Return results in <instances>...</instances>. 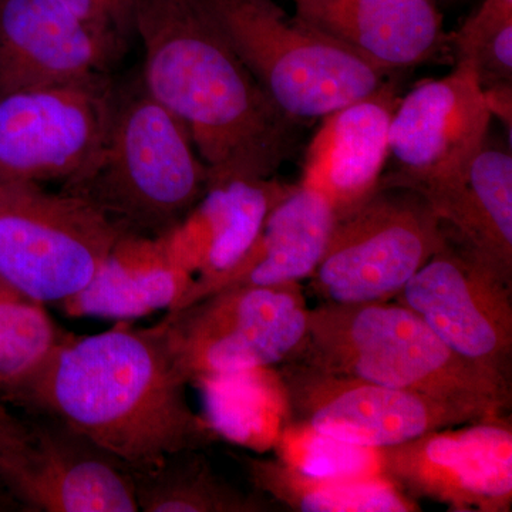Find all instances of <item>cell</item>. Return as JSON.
<instances>
[{"mask_svg": "<svg viewBox=\"0 0 512 512\" xmlns=\"http://www.w3.org/2000/svg\"><path fill=\"white\" fill-rule=\"evenodd\" d=\"M33 453L13 497L33 511L137 512L130 468L52 417L30 423Z\"/></svg>", "mask_w": 512, "mask_h": 512, "instance_id": "obj_16", "label": "cell"}, {"mask_svg": "<svg viewBox=\"0 0 512 512\" xmlns=\"http://www.w3.org/2000/svg\"><path fill=\"white\" fill-rule=\"evenodd\" d=\"M207 185V165L187 128L138 77L117 83L99 156L62 191L92 202L124 234L158 238L184 221Z\"/></svg>", "mask_w": 512, "mask_h": 512, "instance_id": "obj_4", "label": "cell"}, {"mask_svg": "<svg viewBox=\"0 0 512 512\" xmlns=\"http://www.w3.org/2000/svg\"><path fill=\"white\" fill-rule=\"evenodd\" d=\"M399 94V82L392 76L375 93L333 111L322 119L306 150L301 184L322 195L338 220L380 188Z\"/></svg>", "mask_w": 512, "mask_h": 512, "instance_id": "obj_17", "label": "cell"}, {"mask_svg": "<svg viewBox=\"0 0 512 512\" xmlns=\"http://www.w3.org/2000/svg\"><path fill=\"white\" fill-rule=\"evenodd\" d=\"M295 187L275 175L210 181L184 221L163 235L175 261L195 276L190 291L168 312L200 301L234 269L254 245L268 215Z\"/></svg>", "mask_w": 512, "mask_h": 512, "instance_id": "obj_15", "label": "cell"}, {"mask_svg": "<svg viewBox=\"0 0 512 512\" xmlns=\"http://www.w3.org/2000/svg\"><path fill=\"white\" fill-rule=\"evenodd\" d=\"M291 360L335 375L424 394L478 420L508 416L511 382L456 355L402 303H329L309 309Z\"/></svg>", "mask_w": 512, "mask_h": 512, "instance_id": "obj_3", "label": "cell"}, {"mask_svg": "<svg viewBox=\"0 0 512 512\" xmlns=\"http://www.w3.org/2000/svg\"><path fill=\"white\" fill-rule=\"evenodd\" d=\"M448 237L512 285V154L485 141L460 184L427 200Z\"/></svg>", "mask_w": 512, "mask_h": 512, "instance_id": "obj_20", "label": "cell"}, {"mask_svg": "<svg viewBox=\"0 0 512 512\" xmlns=\"http://www.w3.org/2000/svg\"><path fill=\"white\" fill-rule=\"evenodd\" d=\"M141 82L190 133L208 183L272 177L301 123L276 107L202 0H137Z\"/></svg>", "mask_w": 512, "mask_h": 512, "instance_id": "obj_2", "label": "cell"}, {"mask_svg": "<svg viewBox=\"0 0 512 512\" xmlns=\"http://www.w3.org/2000/svg\"><path fill=\"white\" fill-rule=\"evenodd\" d=\"M69 336L43 303L0 278V399L9 402Z\"/></svg>", "mask_w": 512, "mask_h": 512, "instance_id": "obj_24", "label": "cell"}, {"mask_svg": "<svg viewBox=\"0 0 512 512\" xmlns=\"http://www.w3.org/2000/svg\"><path fill=\"white\" fill-rule=\"evenodd\" d=\"M276 107L302 123L379 90L394 73L367 62L275 0H202Z\"/></svg>", "mask_w": 512, "mask_h": 512, "instance_id": "obj_5", "label": "cell"}, {"mask_svg": "<svg viewBox=\"0 0 512 512\" xmlns=\"http://www.w3.org/2000/svg\"><path fill=\"white\" fill-rule=\"evenodd\" d=\"M123 234L79 195L0 184V278L43 305L86 288Z\"/></svg>", "mask_w": 512, "mask_h": 512, "instance_id": "obj_6", "label": "cell"}, {"mask_svg": "<svg viewBox=\"0 0 512 512\" xmlns=\"http://www.w3.org/2000/svg\"><path fill=\"white\" fill-rule=\"evenodd\" d=\"M6 505H8V501H6L5 495L0 493V510H5Z\"/></svg>", "mask_w": 512, "mask_h": 512, "instance_id": "obj_30", "label": "cell"}, {"mask_svg": "<svg viewBox=\"0 0 512 512\" xmlns=\"http://www.w3.org/2000/svg\"><path fill=\"white\" fill-rule=\"evenodd\" d=\"M493 119L470 64L427 79L400 97L389 130L393 171L380 188H406L424 200L460 184L488 138Z\"/></svg>", "mask_w": 512, "mask_h": 512, "instance_id": "obj_10", "label": "cell"}, {"mask_svg": "<svg viewBox=\"0 0 512 512\" xmlns=\"http://www.w3.org/2000/svg\"><path fill=\"white\" fill-rule=\"evenodd\" d=\"M511 286L447 235L396 299L456 355L511 382Z\"/></svg>", "mask_w": 512, "mask_h": 512, "instance_id": "obj_12", "label": "cell"}, {"mask_svg": "<svg viewBox=\"0 0 512 512\" xmlns=\"http://www.w3.org/2000/svg\"><path fill=\"white\" fill-rule=\"evenodd\" d=\"M276 373L284 387L289 423L356 446L393 447L478 420L424 394L335 375L295 360L279 365Z\"/></svg>", "mask_w": 512, "mask_h": 512, "instance_id": "obj_11", "label": "cell"}, {"mask_svg": "<svg viewBox=\"0 0 512 512\" xmlns=\"http://www.w3.org/2000/svg\"><path fill=\"white\" fill-rule=\"evenodd\" d=\"M336 222L322 195L296 184L268 215L247 255L207 295L234 286L301 284L322 261Z\"/></svg>", "mask_w": 512, "mask_h": 512, "instance_id": "obj_21", "label": "cell"}, {"mask_svg": "<svg viewBox=\"0 0 512 512\" xmlns=\"http://www.w3.org/2000/svg\"><path fill=\"white\" fill-rule=\"evenodd\" d=\"M275 447L281 460L312 476H383L379 448L333 439L302 424L288 421Z\"/></svg>", "mask_w": 512, "mask_h": 512, "instance_id": "obj_26", "label": "cell"}, {"mask_svg": "<svg viewBox=\"0 0 512 512\" xmlns=\"http://www.w3.org/2000/svg\"><path fill=\"white\" fill-rule=\"evenodd\" d=\"M295 15L387 72L451 52L433 0H295Z\"/></svg>", "mask_w": 512, "mask_h": 512, "instance_id": "obj_18", "label": "cell"}, {"mask_svg": "<svg viewBox=\"0 0 512 512\" xmlns=\"http://www.w3.org/2000/svg\"><path fill=\"white\" fill-rule=\"evenodd\" d=\"M447 239L439 215L420 194L379 188L340 218L309 281L320 301L389 302Z\"/></svg>", "mask_w": 512, "mask_h": 512, "instance_id": "obj_8", "label": "cell"}, {"mask_svg": "<svg viewBox=\"0 0 512 512\" xmlns=\"http://www.w3.org/2000/svg\"><path fill=\"white\" fill-rule=\"evenodd\" d=\"M301 284L234 286L163 319L188 382L272 369L289 362L308 332Z\"/></svg>", "mask_w": 512, "mask_h": 512, "instance_id": "obj_7", "label": "cell"}, {"mask_svg": "<svg viewBox=\"0 0 512 512\" xmlns=\"http://www.w3.org/2000/svg\"><path fill=\"white\" fill-rule=\"evenodd\" d=\"M483 90L491 117H495V119L503 123L505 130L508 131V137H510L511 140L512 83L498 84V86L488 87V89Z\"/></svg>", "mask_w": 512, "mask_h": 512, "instance_id": "obj_29", "label": "cell"}, {"mask_svg": "<svg viewBox=\"0 0 512 512\" xmlns=\"http://www.w3.org/2000/svg\"><path fill=\"white\" fill-rule=\"evenodd\" d=\"M188 383L163 320L153 328L120 322L96 335H70L9 402L62 421L131 473H146L217 436L192 409Z\"/></svg>", "mask_w": 512, "mask_h": 512, "instance_id": "obj_1", "label": "cell"}, {"mask_svg": "<svg viewBox=\"0 0 512 512\" xmlns=\"http://www.w3.org/2000/svg\"><path fill=\"white\" fill-rule=\"evenodd\" d=\"M194 281L195 276L170 254L163 237L123 234L86 288L60 306L70 318L127 322L171 311Z\"/></svg>", "mask_w": 512, "mask_h": 512, "instance_id": "obj_19", "label": "cell"}, {"mask_svg": "<svg viewBox=\"0 0 512 512\" xmlns=\"http://www.w3.org/2000/svg\"><path fill=\"white\" fill-rule=\"evenodd\" d=\"M109 73L0 97V184H67L94 163L109 133Z\"/></svg>", "mask_w": 512, "mask_h": 512, "instance_id": "obj_9", "label": "cell"}, {"mask_svg": "<svg viewBox=\"0 0 512 512\" xmlns=\"http://www.w3.org/2000/svg\"><path fill=\"white\" fill-rule=\"evenodd\" d=\"M33 441L30 423L13 416L0 404V484L8 488L9 493L28 467Z\"/></svg>", "mask_w": 512, "mask_h": 512, "instance_id": "obj_28", "label": "cell"}, {"mask_svg": "<svg viewBox=\"0 0 512 512\" xmlns=\"http://www.w3.org/2000/svg\"><path fill=\"white\" fill-rule=\"evenodd\" d=\"M104 40L126 52L136 37L137 0H63Z\"/></svg>", "mask_w": 512, "mask_h": 512, "instance_id": "obj_27", "label": "cell"}, {"mask_svg": "<svg viewBox=\"0 0 512 512\" xmlns=\"http://www.w3.org/2000/svg\"><path fill=\"white\" fill-rule=\"evenodd\" d=\"M249 480L272 500L302 512H414L413 498L384 476L319 477L281 458H245Z\"/></svg>", "mask_w": 512, "mask_h": 512, "instance_id": "obj_22", "label": "cell"}, {"mask_svg": "<svg viewBox=\"0 0 512 512\" xmlns=\"http://www.w3.org/2000/svg\"><path fill=\"white\" fill-rule=\"evenodd\" d=\"M123 55L63 0H0V97L109 73Z\"/></svg>", "mask_w": 512, "mask_h": 512, "instance_id": "obj_14", "label": "cell"}, {"mask_svg": "<svg viewBox=\"0 0 512 512\" xmlns=\"http://www.w3.org/2000/svg\"><path fill=\"white\" fill-rule=\"evenodd\" d=\"M200 450L181 451L146 473H134L144 512H258L261 498L242 493L214 473Z\"/></svg>", "mask_w": 512, "mask_h": 512, "instance_id": "obj_23", "label": "cell"}, {"mask_svg": "<svg viewBox=\"0 0 512 512\" xmlns=\"http://www.w3.org/2000/svg\"><path fill=\"white\" fill-rule=\"evenodd\" d=\"M448 37L456 62L470 64L483 89L512 83V0H484Z\"/></svg>", "mask_w": 512, "mask_h": 512, "instance_id": "obj_25", "label": "cell"}, {"mask_svg": "<svg viewBox=\"0 0 512 512\" xmlns=\"http://www.w3.org/2000/svg\"><path fill=\"white\" fill-rule=\"evenodd\" d=\"M433 2H434V0H433Z\"/></svg>", "mask_w": 512, "mask_h": 512, "instance_id": "obj_31", "label": "cell"}, {"mask_svg": "<svg viewBox=\"0 0 512 512\" xmlns=\"http://www.w3.org/2000/svg\"><path fill=\"white\" fill-rule=\"evenodd\" d=\"M467 424L379 448L383 476L404 493L439 501L451 511H510L511 417Z\"/></svg>", "mask_w": 512, "mask_h": 512, "instance_id": "obj_13", "label": "cell"}]
</instances>
